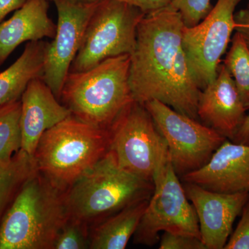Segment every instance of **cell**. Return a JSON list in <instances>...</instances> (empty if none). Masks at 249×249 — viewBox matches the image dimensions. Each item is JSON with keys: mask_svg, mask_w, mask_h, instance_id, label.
Masks as SVG:
<instances>
[{"mask_svg": "<svg viewBox=\"0 0 249 249\" xmlns=\"http://www.w3.org/2000/svg\"><path fill=\"white\" fill-rule=\"evenodd\" d=\"M107 129L70 115L42 136L34 158L36 169L65 193L109 151Z\"/></svg>", "mask_w": 249, "mask_h": 249, "instance_id": "277c9868", "label": "cell"}, {"mask_svg": "<svg viewBox=\"0 0 249 249\" xmlns=\"http://www.w3.org/2000/svg\"><path fill=\"white\" fill-rule=\"evenodd\" d=\"M21 101L0 106V163L11 161L22 148Z\"/></svg>", "mask_w": 249, "mask_h": 249, "instance_id": "ffe728a7", "label": "cell"}, {"mask_svg": "<svg viewBox=\"0 0 249 249\" xmlns=\"http://www.w3.org/2000/svg\"><path fill=\"white\" fill-rule=\"evenodd\" d=\"M69 219L65 193L36 170L1 219L0 249H53Z\"/></svg>", "mask_w": 249, "mask_h": 249, "instance_id": "7a4b0ae2", "label": "cell"}, {"mask_svg": "<svg viewBox=\"0 0 249 249\" xmlns=\"http://www.w3.org/2000/svg\"><path fill=\"white\" fill-rule=\"evenodd\" d=\"M48 9L47 0H28L12 17L0 22V66L21 44L55 37L56 24Z\"/></svg>", "mask_w": 249, "mask_h": 249, "instance_id": "2e32d148", "label": "cell"}, {"mask_svg": "<svg viewBox=\"0 0 249 249\" xmlns=\"http://www.w3.org/2000/svg\"><path fill=\"white\" fill-rule=\"evenodd\" d=\"M248 7H249V4Z\"/></svg>", "mask_w": 249, "mask_h": 249, "instance_id": "4dcf8cb0", "label": "cell"}, {"mask_svg": "<svg viewBox=\"0 0 249 249\" xmlns=\"http://www.w3.org/2000/svg\"><path fill=\"white\" fill-rule=\"evenodd\" d=\"M181 178L217 193H249V145L227 139L206 165Z\"/></svg>", "mask_w": 249, "mask_h": 249, "instance_id": "4fadbf2b", "label": "cell"}, {"mask_svg": "<svg viewBox=\"0 0 249 249\" xmlns=\"http://www.w3.org/2000/svg\"><path fill=\"white\" fill-rule=\"evenodd\" d=\"M183 186L196 210L206 249H224L236 218L249 200V193H217L193 183L184 182Z\"/></svg>", "mask_w": 249, "mask_h": 249, "instance_id": "7c38bea8", "label": "cell"}, {"mask_svg": "<svg viewBox=\"0 0 249 249\" xmlns=\"http://www.w3.org/2000/svg\"><path fill=\"white\" fill-rule=\"evenodd\" d=\"M28 0H0V22L13 11L22 7Z\"/></svg>", "mask_w": 249, "mask_h": 249, "instance_id": "83f0119b", "label": "cell"}, {"mask_svg": "<svg viewBox=\"0 0 249 249\" xmlns=\"http://www.w3.org/2000/svg\"><path fill=\"white\" fill-rule=\"evenodd\" d=\"M20 101L21 149L34 157L44 133L71 114L42 77L31 80Z\"/></svg>", "mask_w": 249, "mask_h": 249, "instance_id": "9a60e30c", "label": "cell"}, {"mask_svg": "<svg viewBox=\"0 0 249 249\" xmlns=\"http://www.w3.org/2000/svg\"><path fill=\"white\" fill-rule=\"evenodd\" d=\"M145 14L120 0H99L70 71H86L111 57L131 55L137 27Z\"/></svg>", "mask_w": 249, "mask_h": 249, "instance_id": "52a82bcc", "label": "cell"}, {"mask_svg": "<svg viewBox=\"0 0 249 249\" xmlns=\"http://www.w3.org/2000/svg\"><path fill=\"white\" fill-rule=\"evenodd\" d=\"M83 1H98V0H83Z\"/></svg>", "mask_w": 249, "mask_h": 249, "instance_id": "f546056e", "label": "cell"}, {"mask_svg": "<svg viewBox=\"0 0 249 249\" xmlns=\"http://www.w3.org/2000/svg\"><path fill=\"white\" fill-rule=\"evenodd\" d=\"M143 106L166 142L172 165L178 176L206 165L227 139L212 127L157 100L147 101Z\"/></svg>", "mask_w": 249, "mask_h": 249, "instance_id": "9c48e42d", "label": "cell"}, {"mask_svg": "<svg viewBox=\"0 0 249 249\" xmlns=\"http://www.w3.org/2000/svg\"><path fill=\"white\" fill-rule=\"evenodd\" d=\"M109 132V151L119 168L153 183L156 170L168 147L143 105L131 103Z\"/></svg>", "mask_w": 249, "mask_h": 249, "instance_id": "ba28073f", "label": "cell"}, {"mask_svg": "<svg viewBox=\"0 0 249 249\" xmlns=\"http://www.w3.org/2000/svg\"><path fill=\"white\" fill-rule=\"evenodd\" d=\"M142 10L145 14L163 9L170 4V0H120Z\"/></svg>", "mask_w": 249, "mask_h": 249, "instance_id": "484cf974", "label": "cell"}, {"mask_svg": "<svg viewBox=\"0 0 249 249\" xmlns=\"http://www.w3.org/2000/svg\"><path fill=\"white\" fill-rule=\"evenodd\" d=\"M89 227L70 218L57 236L53 249H89Z\"/></svg>", "mask_w": 249, "mask_h": 249, "instance_id": "7402d4cb", "label": "cell"}, {"mask_svg": "<svg viewBox=\"0 0 249 249\" xmlns=\"http://www.w3.org/2000/svg\"><path fill=\"white\" fill-rule=\"evenodd\" d=\"M36 170L34 157L22 149L11 161L0 163V223L22 185Z\"/></svg>", "mask_w": 249, "mask_h": 249, "instance_id": "d6986e66", "label": "cell"}, {"mask_svg": "<svg viewBox=\"0 0 249 249\" xmlns=\"http://www.w3.org/2000/svg\"><path fill=\"white\" fill-rule=\"evenodd\" d=\"M153 183L119 168L110 151L65 193L70 218L88 227L137 201L150 199Z\"/></svg>", "mask_w": 249, "mask_h": 249, "instance_id": "5b68a950", "label": "cell"}, {"mask_svg": "<svg viewBox=\"0 0 249 249\" xmlns=\"http://www.w3.org/2000/svg\"><path fill=\"white\" fill-rule=\"evenodd\" d=\"M160 249H206L200 238L169 232H164L160 238Z\"/></svg>", "mask_w": 249, "mask_h": 249, "instance_id": "d4e9b609", "label": "cell"}, {"mask_svg": "<svg viewBox=\"0 0 249 249\" xmlns=\"http://www.w3.org/2000/svg\"><path fill=\"white\" fill-rule=\"evenodd\" d=\"M241 1L217 0L199 24L183 29V49L201 90L217 76L221 58L235 30V9Z\"/></svg>", "mask_w": 249, "mask_h": 249, "instance_id": "30bf717a", "label": "cell"}, {"mask_svg": "<svg viewBox=\"0 0 249 249\" xmlns=\"http://www.w3.org/2000/svg\"><path fill=\"white\" fill-rule=\"evenodd\" d=\"M247 111L230 72L224 64L219 65L216 78L201 90L198 118L232 141L245 121Z\"/></svg>", "mask_w": 249, "mask_h": 249, "instance_id": "5bb4252c", "label": "cell"}, {"mask_svg": "<svg viewBox=\"0 0 249 249\" xmlns=\"http://www.w3.org/2000/svg\"><path fill=\"white\" fill-rule=\"evenodd\" d=\"M235 30L243 36L249 48V7L235 13Z\"/></svg>", "mask_w": 249, "mask_h": 249, "instance_id": "4316f807", "label": "cell"}, {"mask_svg": "<svg viewBox=\"0 0 249 249\" xmlns=\"http://www.w3.org/2000/svg\"><path fill=\"white\" fill-rule=\"evenodd\" d=\"M130 55L111 57L83 71H70L60 101L72 115L109 130L134 102L129 85Z\"/></svg>", "mask_w": 249, "mask_h": 249, "instance_id": "3957f363", "label": "cell"}, {"mask_svg": "<svg viewBox=\"0 0 249 249\" xmlns=\"http://www.w3.org/2000/svg\"><path fill=\"white\" fill-rule=\"evenodd\" d=\"M49 43L27 42L20 56L0 72V106L20 100L31 80L42 78Z\"/></svg>", "mask_w": 249, "mask_h": 249, "instance_id": "e0dca14e", "label": "cell"}, {"mask_svg": "<svg viewBox=\"0 0 249 249\" xmlns=\"http://www.w3.org/2000/svg\"><path fill=\"white\" fill-rule=\"evenodd\" d=\"M231 142L249 145V114L246 116L243 124L240 126Z\"/></svg>", "mask_w": 249, "mask_h": 249, "instance_id": "f1b7e54d", "label": "cell"}, {"mask_svg": "<svg viewBox=\"0 0 249 249\" xmlns=\"http://www.w3.org/2000/svg\"><path fill=\"white\" fill-rule=\"evenodd\" d=\"M149 199L137 201L95 225L89 249H124L135 233Z\"/></svg>", "mask_w": 249, "mask_h": 249, "instance_id": "ac0fdd59", "label": "cell"}, {"mask_svg": "<svg viewBox=\"0 0 249 249\" xmlns=\"http://www.w3.org/2000/svg\"><path fill=\"white\" fill-rule=\"evenodd\" d=\"M153 184V193L134 235V242L152 247L160 240V231L201 239L196 210L174 169L168 150L157 166Z\"/></svg>", "mask_w": 249, "mask_h": 249, "instance_id": "8992f818", "label": "cell"}, {"mask_svg": "<svg viewBox=\"0 0 249 249\" xmlns=\"http://www.w3.org/2000/svg\"><path fill=\"white\" fill-rule=\"evenodd\" d=\"M184 27L181 15L169 5L145 14L130 55L129 85L136 102L157 100L197 119L201 89L183 49Z\"/></svg>", "mask_w": 249, "mask_h": 249, "instance_id": "6da1fadb", "label": "cell"}, {"mask_svg": "<svg viewBox=\"0 0 249 249\" xmlns=\"http://www.w3.org/2000/svg\"><path fill=\"white\" fill-rule=\"evenodd\" d=\"M231 45L224 60L230 72L240 97L247 110L249 109V48L243 36L235 31Z\"/></svg>", "mask_w": 249, "mask_h": 249, "instance_id": "44dd1931", "label": "cell"}, {"mask_svg": "<svg viewBox=\"0 0 249 249\" xmlns=\"http://www.w3.org/2000/svg\"><path fill=\"white\" fill-rule=\"evenodd\" d=\"M58 11L56 33L49 42L42 79L60 101L64 83L81 47L85 30L98 1L53 0Z\"/></svg>", "mask_w": 249, "mask_h": 249, "instance_id": "8fae6325", "label": "cell"}, {"mask_svg": "<svg viewBox=\"0 0 249 249\" xmlns=\"http://www.w3.org/2000/svg\"><path fill=\"white\" fill-rule=\"evenodd\" d=\"M169 6L179 13L186 27L199 24L213 8L211 0H170Z\"/></svg>", "mask_w": 249, "mask_h": 249, "instance_id": "603a6c76", "label": "cell"}, {"mask_svg": "<svg viewBox=\"0 0 249 249\" xmlns=\"http://www.w3.org/2000/svg\"><path fill=\"white\" fill-rule=\"evenodd\" d=\"M240 214V222L224 249H249V200Z\"/></svg>", "mask_w": 249, "mask_h": 249, "instance_id": "cb8c5ba5", "label": "cell"}]
</instances>
